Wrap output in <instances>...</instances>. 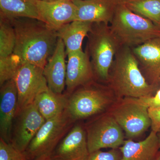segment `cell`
Returning a JSON list of instances; mask_svg holds the SVG:
<instances>
[{"label":"cell","instance_id":"cell-1","mask_svg":"<svg viewBox=\"0 0 160 160\" xmlns=\"http://www.w3.org/2000/svg\"><path fill=\"white\" fill-rule=\"evenodd\" d=\"M7 17L15 32L13 53L23 63L43 69L55 49L59 38L57 31L40 20Z\"/></svg>","mask_w":160,"mask_h":160},{"label":"cell","instance_id":"cell-2","mask_svg":"<svg viewBox=\"0 0 160 160\" xmlns=\"http://www.w3.org/2000/svg\"><path fill=\"white\" fill-rule=\"evenodd\" d=\"M107 85L117 99L152 96L160 88L147 82L131 48L124 46L115 57Z\"/></svg>","mask_w":160,"mask_h":160},{"label":"cell","instance_id":"cell-3","mask_svg":"<svg viewBox=\"0 0 160 160\" xmlns=\"http://www.w3.org/2000/svg\"><path fill=\"white\" fill-rule=\"evenodd\" d=\"M117 99L108 85L94 81L68 95L66 110L76 123L105 113Z\"/></svg>","mask_w":160,"mask_h":160},{"label":"cell","instance_id":"cell-4","mask_svg":"<svg viewBox=\"0 0 160 160\" xmlns=\"http://www.w3.org/2000/svg\"><path fill=\"white\" fill-rule=\"evenodd\" d=\"M109 26L120 45L131 48L160 36L158 27L125 4H118Z\"/></svg>","mask_w":160,"mask_h":160},{"label":"cell","instance_id":"cell-5","mask_svg":"<svg viewBox=\"0 0 160 160\" xmlns=\"http://www.w3.org/2000/svg\"><path fill=\"white\" fill-rule=\"evenodd\" d=\"M87 37L86 50L90 58L95 80L107 85L115 57L122 46L109 24L93 23Z\"/></svg>","mask_w":160,"mask_h":160},{"label":"cell","instance_id":"cell-6","mask_svg":"<svg viewBox=\"0 0 160 160\" xmlns=\"http://www.w3.org/2000/svg\"><path fill=\"white\" fill-rule=\"evenodd\" d=\"M148 109L138 98L126 97L117 99L107 112L125 132L126 138L132 139L151 127Z\"/></svg>","mask_w":160,"mask_h":160},{"label":"cell","instance_id":"cell-7","mask_svg":"<svg viewBox=\"0 0 160 160\" xmlns=\"http://www.w3.org/2000/svg\"><path fill=\"white\" fill-rule=\"evenodd\" d=\"M75 123L66 110L46 120L25 152L28 160L50 156Z\"/></svg>","mask_w":160,"mask_h":160},{"label":"cell","instance_id":"cell-8","mask_svg":"<svg viewBox=\"0 0 160 160\" xmlns=\"http://www.w3.org/2000/svg\"><path fill=\"white\" fill-rule=\"evenodd\" d=\"M84 124L89 153L105 148L119 149L125 142L123 129L107 112Z\"/></svg>","mask_w":160,"mask_h":160},{"label":"cell","instance_id":"cell-9","mask_svg":"<svg viewBox=\"0 0 160 160\" xmlns=\"http://www.w3.org/2000/svg\"><path fill=\"white\" fill-rule=\"evenodd\" d=\"M12 79L18 91V110L33 104L38 95L49 88L43 69L29 63H23Z\"/></svg>","mask_w":160,"mask_h":160},{"label":"cell","instance_id":"cell-10","mask_svg":"<svg viewBox=\"0 0 160 160\" xmlns=\"http://www.w3.org/2000/svg\"><path fill=\"white\" fill-rule=\"evenodd\" d=\"M46 121L33 103L18 110L12 127L10 143L25 152Z\"/></svg>","mask_w":160,"mask_h":160},{"label":"cell","instance_id":"cell-11","mask_svg":"<svg viewBox=\"0 0 160 160\" xmlns=\"http://www.w3.org/2000/svg\"><path fill=\"white\" fill-rule=\"evenodd\" d=\"M89 155L85 126L78 122L62 139L50 157L53 160H87Z\"/></svg>","mask_w":160,"mask_h":160},{"label":"cell","instance_id":"cell-12","mask_svg":"<svg viewBox=\"0 0 160 160\" xmlns=\"http://www.w3.org/2000/svg\"><path fill=\"white\" fill-rule=\"evenodd\" d=\"M30 1L37 8L42 21L57 31L62 26L76 20L78 8L72 0Z\"/></svg>","mask_w":160,"mask_h":160},{"label":"cell","instance_id":"cell-13","mask_svg":"<svg viewBox=\"0 0 160 160\" xmlns=\"http://www.w3.org/2000/svg\"><path fill=\"white\" fill-rule=\"evenodd\" d=\"M66 89L69 95L81 86L95 81L90 58L87 52L80 50L67 55Z\"/></svg>","mask_w":160,"mask_h":160},{"label":"cell","instance_id":"cell-14","mask_svg":"<svg viewBox=\"0 0 160 160\" xmlns=\"http://www.w3.org/2000/svg\"><path fill=\"white\" fill-rule=\"evenodd\" d=\"M131 49L147 82L160 88V36Z\"/></svg>","mask_w":160,"mask_h":160},{"label":"cell","instance_id":"cell-15","mask_svg":"<svg viewBox=\"0 0 160 160\" xmlns=\"http://www.w3.org/2000/svg\"><path fill=\"white\" fill-rule=\"evenodd\" d=\"M0 86V138L10 143L12 127L18 110L17 89L13 79Z\"/></svg>","mask_w":160,"mask_h":160},{"label":"cell","instance_id":"cell-16","mask_svg":"<svg viewBox=\"0 0 160 160\" xmlns=\"http://www.w3.org/2000/svg\"><path fill=\"white\" fill-rule=\"evenodd\" d=\"M66 55L65 44L58 38L53 53L43 68L48 87L58 94H62L66 89Z\"/></svg>","mask_w":160,"mask_h":160},{"label":"cell","instance_id":"cell-17","mask_svg":"<svg viewBox=\"0 0 160 160\" xmlns=\"http://www.w3.org/2000/svg\"><path fill=\"white\" fill-rule=\"evenodd\" d=\"M78 8L76 20L109 24L118 4L115 0H72Z\"/></svg>","mask_w":160,"mask_h":160},{"label":"cell","instance_id":"cell-18","mask_svg":"<svg viewBox=\"0 0 160 160\" xmlns=\"http://www.w3.org/2000/svg\"><path fill=\"white\" fill-rule=\"evenodd\" d=\"M119 149L122 154L120 160H156L160 149L157 133L151 131L145 139L138 142L125 140Z\"/></svg>","mask_w":160,"mask_h":160},{"label":"cell","instance_id":"cell-19","mask_svg":"<svg viewBox=\"0 0 160 160\" xmlns=\"http://www.w3.org/2000/svg\"><path fill=\"white\" fill-rule=\"evenodd\" d=\"M93 24L76 20L58 29V36L65 44L66 54L82 50L83 40L91 30Z\"/></svg>","mask_w":160,"mask_h":160},{"label":"cell","instance_id":"cell-20","mask_svg":"<svg viewBox=\"0 0 160 160\" xmlns=\"http://www.w3.org/2000/svg\"><path fill=\"white\" fill-rule=\"evenodd\" d=\"M68 95L58 94L49 88L38 95L33 104L46 121L62 113L67 108Z\"/></svg>","mask_w":160,"mask_h":160},{"label":"cell","instance_id":"cell-21","mask_svg":"<svg viewBox=\"0 0 160 160\" xmlns=\"http://www.w3.org/2000/svg\"><path fill=\"white\" fill-rule=\"evenodd\" d=\"M0 13L13 18L41 20L35 6L30 0H0Z\"/></svg>","mask_w":160,"mask_h":160},{"label":"cell","instance_id":"cell-22","mask_svg":"<svg viewBox=\"0 0 160 160\" xmlns=\"http://www.w3.org/2000/svg\"><path fill=\"white\" fill-rule=\"evenodd\" d=\"M125 4L132 11L150 20L160 29V0H132Z\"/></svg>","mask_w":160,"mask_h":160},{"label":"cell","instance_id":"cell-23","mask_svg":"<svg viewBox=\"0 0 160 160\" xmlns=\"http://www.w3.org/2000/svg\"><path fill=\"white\" fill-rule=\"evenodd\" d=\"M16 43L15 32L9 18L0 13V58L12 54Z\"/></svg>","mask_w":160,"mask_h":160},{"label":"cell","instance_id":"cell-24","mask_svg":"<svg viewBox=\"0 0 160 160\" xmlns=\"http://www.w3.org/2000/svg\"><path fill=\"white\" fill-rule=\"evenodd\" d=\"M22 64L20 58L13 53L0 58V86L12 79Z\"/></svg>","mask_w":160,"mask_h":160},{"label":"cell","instance_id":"cell-25","mask_svg":"<svg viewBox=\"0 0 160 160\" xmlns=\"http://www.w3.org/2000/svg\"><path fill=\"white\" fill-rule=\"evenodd\" d=\"M0 160H29L25 152L0 138Z\"/></svg>","mask_w":160,"mask_h":160},{"label":"cell","instance_id":"cell-26","mask_svg":"<svg viewBox=\"0 0 160 160\" xmlns=\"http://www.w3.org/2000/svg\"><path fill=\"white\" fill-rule=\"evenodd\" d=\"M121 156L119 149H111L106 152L99 150L89 153L87 160H120Z\"/></svg>","mask_w":160,"mask_h":160},{"label":"cell","instance_id":"cell-27","mask_svg":"<svg viewBox=\"0 0 160 160\" xmlns=\"http://www.w3.org/2000/svg\"><path fill=\"white\" fill-rule=\"evenodd\" d=\"M140 101L149 109H155L160 107V88L154 95L138 98Z\"/></svg>","mask_w":160,"mask_h":160},{"label":"cell","instance_id":"cell-28","mask_svg":"<svg viewBox=\"0 0 160 160\" xmlns=\"http://www.w3.org/2000/svg\"><path fill=\"white\" fill-rule=\"evenodd\" d=\"M148 111L151 121L152 131L157 133L160 130V107L149 109Z\"/></svg>","mask_w":160,"mask_h":160},{"label":"cell","instance_id":"cell-29","mask_svg":"<svg viewBox=\"0 0 160 160\" xmlns=\"http://www.w3.org/2000/svg\"><path fill=\"white\" fill-rule=\"evenodd\" d=\"M32 160H53L52 159L50 156H44L41 157L37 158Z\"/></svg>","mask_w":160,"mask_h":160},{"label":"cell","instance_id":"cell-30","mask_svg":"<svg viewBox=\"0 0 160 160\" xmlns=\"http://www.w3.org/2000/svg\"><path fill=\"white\" fill-rule=\"evenodd\" d=\"M118 4H125L129 1H132V0H115Z\"/></svg>","mask_w":160,"mask_h":160},{"label":"cell","instance_id":"cell-31","mask_svg":"<svg viewBox=\"0 0 160 160\" xmlns=\"http://www.w3.org/2000/svg\"><path fill=\"white\" fill-rule=\"evenodd\" d=\"M157 133L158 139L159 143V146L160 147V130Z\"/></svg>","mask_w":160,"mask_h":160},{"label":"cell","instance_id":"cell-32","mask_svg":"<svg viewBox=\"0 0 160 160\" xmlns=\"http://www.w3.org/2000/svg\"><path fill=\"white\" fill-rule=\"evenodd\" d=\"M41 1H45V2H52L59 1V0H41Z\"/></svg>","mask_w":160,"mask_h":160},{"label":"cell","instance_id":"cell-33","mask_svg":"<svg viewBox=\"0 0 160 160\" xmlns=\"http://www.w3.org/2000/svg\"><path fill=\"white\" fill-rule=\"evenodd\" d=\"M156 160H160V151L158 155L157 158Z\"/></svg>","mask_w":160,"mask_h":160},{"label":"cell","instance_id":"cell-34","mask_svg":"<svg viewBox=\"0 0 160 160\" xmlns=\"http://www.w3.org/2000/svg\"></svg>","mask_w":160,"mask_h":160}]
</instances>
